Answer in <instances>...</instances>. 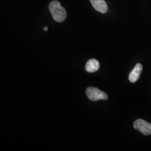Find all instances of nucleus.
Returning <instances> with one entry per match:
<instances>
[{"label": "nucleus", "mask_w": 151, "mask_h": 151, "mask_svg": "<svg viewBox=\"0 0 151 151\" xmlns=\"http://www.w3.org/2000/svg\"><path fill=\"white\" fill-rule=\"evenodd\" d=\"M49 11L55 21L61 22H63L67 17V12L65 8L62 7L60 2L53 1L49 6Z\"/></svg>", "instance_id": "f257e3e1"}, {"label": "nucleus", "mask_w": 151, "mask_h": 151, "mask_svg": "<svg viewBox=\"0 0 151 151\" xmlns=\"http://www.w3.org/2000/svg\"><path fill=\"white\" fill-rule=\"evenodd\" d=\"M86 92L88 98L93 101H96L100 100H105L108 99V95L106 93L95 87H90L87 88Z\"/></svg>", "instance_id": "f03ea898"}, {"label": "nucleus", "mask_w": 151, "mask_h": 151, "mask_svg": "<svg viewBox=\"0 0 151 151\" xmlns=\"http://www.w3.org/2000/svg\"><path fill=\"white\" fill-rule=\"evenodd\" d=\"M134 128L140 131L144 135L151 134V124L143 119H137L134 123Z\"/></svg>", "instance_id": "7ed1b4c3"}, {"label": "nucleus", "mask_w": 151, "mask_h": 151, "mask_svg": "<svg viewBox=\"0 0 151 151\" xmlns=\"http://www.w3.org/2000/svg\"><path fill=\"white\" fill-rule=\"evenodd\" d=\"M92 5L97 11L105 14L108 11V6L104 0H90Z\"/></svg>", "instance_id": "20e7f679"}, {"label": "nucleus", "mask_w": 151, "mask_h": 151, "mask_svg": "<svg viewBox=\"0 0 151 151\" xmlns=\"http://www.w3.org/2000/svg\"><path fill=\"white\" fill-rule=\"evenodd\" d=\"M143 70V66L140 63L137 64L134 68V69L132 70L129 75V81L134 83L136 81H138L140 77V73Z\"/></svg>", "instance_id": "39448f33"}, {"label": "nucleus", "mask_w": 151, "mask_h": 151, "mask_svg": "<svg viewBox=\"0 0 151 151\" xmlns=\"http://www.w3.org/2000/svg\"><path fill=\"white\" fill-rule=\"evenodd\" d=\"M100 68V63L96 59L88 60L86 65V70L89 73L95 72Z\"/></svg>", "instance_id": "423d86ee"}, {"label": "nucleus", "mask_w": 151, "mask_h": 151, "mask_svg": "<svg viewBox=\"0 0 151 151\" xmlns=\"http://www.w3.org/2000/svg\"><path fill=\"white\" fill-rule=\"evenodd\" d=\"M44 30H45V31H47L48 30V27H45L44 28Z\"/></svg>", "instance_id": "0eeeda50"}]
</instances>
